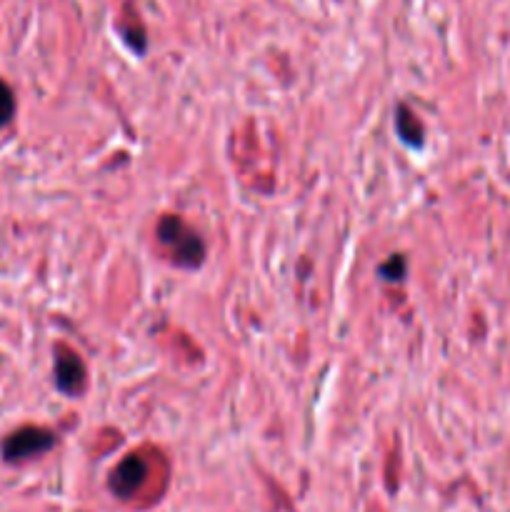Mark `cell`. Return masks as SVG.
<instances>
[{
    "label": "cell",
    "instance_id": "6",
    "mask_svg": "<svg viewBox=\"0 0 510 512\" xmlns=\"http://www.w3.org/2000/svg\"><path fill=\"white\" fill-rule=\"evenodd\" d=\"M15 113V98H13V90L0 80V128L10 123Z\"/></svg>",
    "mask_w": 510,
    "mask_h": 512
},
{
    "label": "cell",
    "instance_id": "5",
    "mask_svg": "<svg viewBox=\"0 0 510 512\" xmlns=\"http://www.w3.org/2000/svg\"><path fill=\"white\" fill-rule=\"evenodd\" d=\"M395 130H398L400 140L408 143L410 148H420L423 145V123L405 105H400L398 115H395Z\"/></svg>",
    "mask_w": 510,
    "mask_h": 512
},
{
    "label": "cell",
    "instance_id": "2",
    "mask_svg": "<svg viewBox=\"0 0 510 512\" xmlns=\"http://www.w3.org/2000/svg\"><path fill=\"white\" fill-rule=\"evenodd\" d=\"M55 435L45 428H20L3 440V458L8 463H25L53 450Z\"/></svg>",
    "mask_w": 510,
    "mask_h": 512
},
{
    "label": "cell",
    "instance_id": "3",
    "mask_svg": "<svg viewBox=\"0 0 510 512\" xmlns=\"http://www.w3.org/2000/svg\"><path fill=\"white\" fill-rule=\"evenodd\" d=\"M145 478H148V465H145V460L140 458V455H128V458L120 460L118 468L110 473V493L120 500L133 498L140 490V485L145 483Z\"/></svg>",
    "mask_w": 510,
    "mask_h": 512
},
{
    "label": "cell",
    "instance_id": "4",
    "mask_svg": "<svg viewBox=\"0 0 510 512\" xmlns=\"http://www.w3.org/2000/svg\"><path fill=\"white\" fill-rule=\"evenodd\" d=\"M55 383L65 395H78L85 385V365L73 350L60 348L55 358Z\"/></svg>",
    "mask_w": 510,
    "mask_h": 512
},
{
    "label": "cell",
    "instance_id": "7",
    "mask_svg": "<svg viewBox=\"0 0 510 512\" xmlns=\"http://www.w3.org/2000/svg\"><path fill=\"white\" fill-rule=\"evenodd\" d=\"M380 273H383L385 280H403V275H405L403 255H393V258L383 265V270H380Z\"/></svg>",
    "mask_w": 510,
    "mask_h": 512
},
{
    "label": "cell",
    "instance_id": "1",
    "mask_svg": "<svg viewBox=\"0 0 510 512\" xmlns=\"http://www.w3.org/2000/svg\"><path fill=\"white\" fill-rule=\"evenodd\" d=\"M158 240L180 268H198L205 258V245L200 235L178 215H163L158 223Z\"/></svg>",
    "mask_w": 510,
    "mask_h": 512
}]
</instances>
